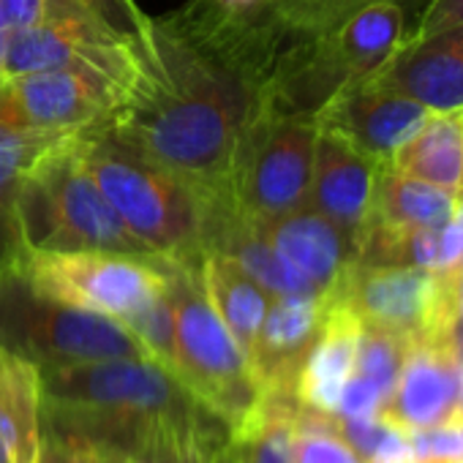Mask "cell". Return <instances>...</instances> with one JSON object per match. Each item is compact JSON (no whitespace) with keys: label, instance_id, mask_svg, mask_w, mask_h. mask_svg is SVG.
Returning a JSON list of instances; mask_svg holds the SVG:
<instances>
[{"label":"cell","instance_id":"4dcf8cb0","mask_svg":"<svg viewBox=\"0 0 463 463\" xmlns=\"http://www.w3.org/2000/svg\"><path fill=\"white\" fill-rule=\"evenodd\" d=\"M371 4L379 0H276L273 12L289 31V39H300L327 31Z\"/></svg>","mask_w":463,"mask_h":463},{"label":"cell","instance_id":"d4e9b609","mask_svg":"<svg viewBox=\"0 0 463 463\" xmlns=\"http://www.w3.org/2000/svg\"><path fill=\"white\" fill-rule=\"evenodd\" d=\"M226 439L223 422H166L142 436L126 452V463H210Z\"/></svg>","mask_w":463,"mask_h":463},{"label":"cell","instance_id":"52a82bcc","mask_svg":"<svg viewBox=\"0 0 463 463\" xmlns=\"http://www.w3.org/2000/svg\"><path fill=\"white\" fill-rule=\"evenodd\" d=\"M0 346L39 368L118 357L153 360L123 322L36 292L6 262H0Z\"/></svg>","mask_w":463,"mask_h":463},{"label":"cell","instance_id":"e0dca14e","mask_svg":"<svg viewBox=\"0 0 463 463\" xmlns=\"http://www.w3.org/2000/svg\"><path fill=\"white\" fill-rule=\"evenodd\" d=\"M257 226L317 295L335 300L357 260V243L341 226L308 204Z\"/></svg>","mask_w":463,"mask_h":463},{"label":"cell","instance_id":"d6986e66","mask_svg":"<svg viewBox=\"0 0 463 463\" xmlns=\"http://www.w3.org/2000/svg\"><path fill=\"white\" fill-rule=\"evenodd\" d=\"M360 330V317L341 298H335L298 376L295 398L303 406L335 414L344 384L354 373Z\"/></svg>","mask_w":463,"mask_h":463},{"label":"cell","instance_id":"e575fe53","mask_svg":"<svg viewBox=\"0 0 463 463\" xmlns=\"http://www.w3.org/2000/svg\"><path fill=\"white\" fill-rule=\"evenodd\" d=\"M455 23H463V0H430L420 17V25L409 36H428Z\"/></svg>","mask_w":463,"mask_h":463},{"label":"cell","instance_id":"5b68a950","mask_svg":"<svg viewBox=\"0 0 463 463\" xmlns=\"http://www.w3.org/2000/svg\"><path fill=\"white\" fill-rule=\"evenodd\" d=\"M403 39L398 0H379L322 33L289 39L268 85V107L317 115L333 96L376 74Z\"/></svg>","mask_w":463,"mask_h":463},{"label":"cell","instance_id":"d6a6232c","mask_svg":"<svg viewBox=\"0 0 463 463\" xmlns=\"http://www.w3.org/2000/svg\"><path fill=\"white\" fill-rule=\"evenodd\" d=\"M409 447L414 460H444V463H460L463 460V417L452 414L449 420L409 430Z\"/></svg>","mask_w":463,"mask_h":463},{"label":"cell","instance_id":"83f0119b","mask_svg":"<svg viewBox=\"0 0 463 463\" xmlns=\"http://www.w3.org/2000/svg\"><path fill=\"white\" fill-rule=\"evenodd\" d=\"M409 349V338L376 327V325H365L360 330V344H357V360H354V373H360L363 379H368L371 384L379 387V392L384 395V403L398 382V371L403 365Z\"/></svg>","mask_w":463,"mask_h":463},{"label":"cell","instance_id":"f1b7e54d","mask_svg":"<svg viewBox=\"0 0 463 463\" xmlns=\"http://www.w3.org/2000/svg\"><path fill=\"white\" fill-rule=\"evenodd\" d=\"M338 428L365 463H395L411 458L409 433L392 425L390 420H384L382 414L354 417V420L338 417Z\"/></svg>","mask_w":463,"mask_h":463},{"label":"cell","instance_id":"ffe728a7","mask_svg":"<svg viewBox=\"0 0 463 463\" xmlns=\"http://www.w3.org/2000/svg\"><path fill=\"white\" fill-rule=\"evenodd\" d=\"M42 430V368L0 346V436L12 463H39Z\"/></svg>","mask_w":463,"mask_h":463},{"label":"cell","instance_id":"cb8c5ba5","mask_svg":"<svg viewBox=\"0 0 463 463\" xmlns=\"http://www.w3.org/2000/svg\"><path fill=\"white\" fill-rule=\"evenodd\" d=\"M0 20L9 31L58 20H99L128 31H145L150 14L137 0H0Z\"/></svg>","mask_w":463,"mask_h":463},{"label":"cell","instance_id":"3957f363","mask_svg":"<svg viewBox=\"0 0 463 463\" xmlns=\"http://www.w3.org/2000/svg\"><path fill=\"white\" fill-rule=\"evenodd\" d=\"M14 251H120L153 257L126 229L93 180L80 150V134L55 139L25 175L14 202Z\"/></svg>","mask_w":463,"mask_h":463},{"label":"cell","instance_id":"7a4b0ae2","mask_svg":"<svg viewBox=\"0 0 463 463\" xmlns=\"http://www.w3.org/2000/svg\"><path fill=\"white\" fill-rule=\"evenodd\" d=\"M42 414L123 452L166 422H221L169 368L139 357L42 368Z\"/></svg>","mask_w":463,"mask_h":463},{"label":"cell","instance_id":"ac0fdd59","mask_svg":"<svg viewBox=\"0 0 463 463\" xmlns=\"http://www.w3.org/2000/svg\"><path fill=\"white\" fill-rule=\"evenodd\" d=\"M460 365L444 338L409 341L398 382L379 409L401 430H422L449 420L458 409Z\"/></svg>","mask_w":463,"mask_h":463},{"label":"cell","instance_id":"44dd1931","mask_svg":"<svg viewBox=\"0 0 463 463\" xmlns=\"http://www.w3.org/2000/svg\"><path fill=\"white\" fill-rule=\"evenodd\" d=\"M199 270L218 317L235 335L246 357H251L273 295H268L238 262H232L218 251H204L199 260Z\"/></svg>","mask_w":463,"mask_h":463},{"label":"cell","instance_id":"8992f818","mask_svg":"<svg viewBox=\"0 0 463 463\" xmlns=\"http://www.w3.org/2000/svg\"><path fill=\"white\" fill-rule=\"evenodd\" d=\"M199 260L169 268L177 376L232 433L249 422L262 392L246 352L207 298Z\"/></svg>","mask_w":463,"mask_h":463},{"label":"cell","instance_id":"9a60e30c","mask_svg":"<svg viewBox=\"0 0 463 463\" xmlns=\"http://www.w3.org/2000/svg\"><path fill=\"white\" fill-rule=\"evenodd\" d=\"M382 161L354 147L338 131L322 128L317 137L308 207L319 210L357 243L371 218Z\"/></svg>","mask_w":463,"mask_h":463},{"label":"cell","instance_id":"9c48e42d","mask_svg":"<svg viewBox=\"0 0 463 463\" xmlns=\"http://www.w3.org/2000/svg\"><path fill=\"white\" fill-rule=\"evenodd\" d=\"M319 123L317 115L265 107L232 172V213L268 223L308 202Z\"/></svg>","mask_w":463,"mask_h":463},{"label":"cell","instance_id":"ba28073f","mask_svg":"<svg viewBox=\"0 0 463 463\" xmlns=\"http://www.w3.org/2000/svg\"><path fill=\"white\" fill-rule=\"evenodd\" d=\"M6 262L36 292L126 322L166 289L169 260L120 251H14Z\"/></svg>","mask_w":463,"mask_h":463},{"label":"cell","instance_id":"7c38bea8","mask_svg":"<svg viewBox=\"0 0 463 463\" xmlns=\"http://www.w3.org/2000/svg\"><path fill=\"white\" fill-rule=\"evenodd\" d=\"M109 88L66 69H39L0 77V128L74 137L99 131L120 107Z\"/></svg>","mask_w":463,"mask_h":463},{"label":"cell","instance_id":"d590c367","mask_svg":"<svg viewBox=\"0 0 463 463\" xmlns=\"http://www.w3.org/2000/svg\"><path fill=\"white\" fill-rule=\"evenodd\" d=\"M215 4L223 9H232V12H241V14H254V12L273 9L276 0H215Z\"/></svg>","mask_w":463,"mask_h":463},{"label":"cell","instance_id":"1f68e13d","mask_svg":"<svg viewBox=\"0 0 463 463\" xmlns=\"http://www.w3.org/2000/svg\"><path fill=\"white\" fill-rule=\"evenodd\" d=\"M39 463H126V452L99 439L44 425Z\"/></svg>","mask_w":463,"mask_h":463},{"label":"cell","instance_id":"5bb4252c","mask_svg":"<svg viewBox=\"0 0 463 463\" xmlns=\"http://www.w3.org/2000/svg\"><path fill=\"white\" fill-rule=\"evenodd\" d=\"M368 80L411 96L430 112L463 109V23L428 36H409Z\"/></svg>","mask_w":463,"mask_h":463},{"label":"cell","instance_id":"836d02e7","mask_svg":"<svg viewBox=\"0 0 463 463\" xmlns=\"http://www.w3.org/2000/svg\"><path fill=\"white\" fill-rule=\"evenodd\" d=\"M384 406V395L379 392L376 384H371L368 379H363L360 373H352L349 382L344 384L341 401L335 414L338 417H373L379 414V409Z\"/></svg>","mask_w":463,"mask_h":463},{"label":"cell","instance_id":"4316f807","mask_svg":"<svg viewBox=\"0 0 463 463\" xmlns=\"http://www.w3.org/2000/svg\"><path fill=\"white\" fill-rule=\"evenodd\" d=\"M55 139L61 137H39V134L0 128V223H6L12 235H14V202L23 188V180Z\"/></svg>","mask_w":463,"mask_h":463},{"label":"cell","instance_id":"74e56055","mask_svg":"<svg viewBox=\"0 0 463 463\" xmlns=\"http://www.w3.org/2000/svg\"><path fill=\"white\" fill-rule=\"evenodd\" d=\"M460 128H463V109H460ZM458 196L463 199V180H460V188H458Z\"/></svg>","mask_w":463,"mask_h":463},{"label":"cell","instance_id":"30bf717a","mask_svg":"<svg viewBox=\"0 0 463 463\" xmlns=\"http://www.w3.org/2000/svg\"><path fill=\"white\" fill-rule=\"evenodd\" d=\"M147 28L128 31L99 20H58L12 31L4 77L39 69H66L109 88L126 101L147 71Z\"/></svg>","mask_w":463,"mask_h":463},{"label":"cell","instance_id":"f35d334b","mask_svg":"<svg viewBox=\"0 0 463 463\" xmlns=\"http://www.w3.org/2000/svg\"><path fill=\"white\" fill-rule=\"evenodd\" d=\"M395 463H420V460H414V458H406V460H395Z\"/></svg>","mask_w":463,"mask_h":463},{"label":"cell","instance_id":"484cf974","mask_svg":"<svg viewBox=\"0 0 463 463\" xmlns=\"http://www.w3.org/2000/svg\"><path fill=\"white\" fill-rule=\"evenodd\" d=\"M295 463H365L344 439L338 417L330 411L298 406L295 414Z\"/></svg>","mask_w":463,"mask_h":463},{"label":"cell","instance_id":"277c9868","mask_svg":"<svg viewBox=\"0 0 463 463\" xmlns=\"http://www.w3.org/2000/svg\"><path fill=\"white\" fill-rule=\"evenodd\" d=\"M80 150L112 210L153 257L188 262L204 254L215 210L188 183L101 128L80 134Z\"/></svg>","mask_w":463,"mask_h":463},{"label":"cell","instance_id":"8fae6325","mask_svg":"<svg viewBox=\"0 0 463 463\" xmlns=\"http://www.w3.org/2000/svg\"><path fill=\"white\" fill-rule=\"evenodd\" d=\"M341 298L365 325L392 330L409 341L444 338L458 279L449 270L406 265H352Z\"/></svg>","mask_w":463,"mask_h":463},{"label":"cell","instance_id":"2e32d148","mask_svg":"<svg viewBox=\"0 0 463 463\" xmlns=\"http://www.w3.org/2000/svg\"><path fill=\"white\" fill-rule=\"evenodd\" d=\"M330 298L319 295H281L270 298V308L260 327L254 352L249 357L260 392L295 395L300 368L325 325Z\"/></svg>","mask_w":463,"mask_h":463},{"label":"cell","instance_id":"603a6c76","mask_svg":"<svg viewBox=\"0 0 463 463\" xmlns=\"http://www.w3.org/2000/svg\"><path fill=\"white\" fill-rule=\"evenodd\" d=\"M387 164L406 177L458 191L463 180L460 112H430Z\"/></svg>","mask_w":463,"mask_h":463},{"label":"cell","instance_id":"6da1fadb","mask_svg":"<svg viewBox=\"0 0 463 463\" xmlns=\"http://www.w3.org/2000/svg\"><path fill=\"white\" fill-rule=\"evenodd\" d=\"M147 42V71L101 131L177 175L215 213H232V172L268 107L289 31L273 9L241 14L188 0L150 17Z\"/></svg>","mask_w":463,"mask_h":463},{"label":"cell","instance_id":"7402d4cb","mask_svg":"<svg viewBox=\"0 0 463 463\" xmlns=\"http://www.w3.org/2000/svg\"><path fill=\"white\" fill-rule=\"evenodd\" d=\"M458 210H460L458 191H447V188L406 177L395 172L390 164H382L368 223L447 229L458 218Z\"/></svg>","mask_w":463,"mask_h":463},{"label":"cell","instance_id":"f546056e","mask_svg":"<svg viewBox=\"0 0 463 463\" xmlns=\"http://www.w3.org/2000/svg\"><path fill=\"white\" fill-rule=\"evenodd\" d=\"M169 287V281H166ZM150 352L156 363L169 368L177 376V344H175V314H172V300L169 289H164L158 298H153L145 308L131 314L123 322ZM180 379V376H177Z\"/></svg>","mask_w":463,"mask_h":463},{"label":"cell","instance_id":"4fadbf2b","mask_svg":"<svg viewBox=\"0 0 463 463\" xmlns=\"http://www.w3.org/2000/svg\"><path fill=\"white\" fill-rule=\"evenodd\" d=\"M430 109L382 82L363 80L333 96L319 112L322 128L338 131L354 147L387 164L395 150L425 123Z\"/></svg>","mask_w":463,"mask_h":463},{"label":"cell","instance_id":"8d00e7d4","mask_svg":"<svg viewBox=\"0 0 463 463\" xmlns=\"http://www.w3.org/2000/svg\"><path fill=\"white\" fill-rule=\"evenodd\" d=\"M9 36H12V31L4 25V20H0V77H4V63H6V50H9Z\"/></svg>","mask_w":463,"mask_h":463}]
</instances>
